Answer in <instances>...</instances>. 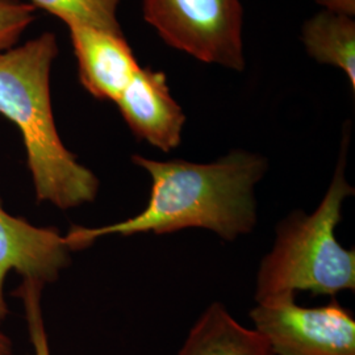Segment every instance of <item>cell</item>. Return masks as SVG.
<instances>
[{
    "instance_id": "6da1fadb",
    "label": "cell",
    "mask_w": 355,
    "mask_h": 355,
    "mask_svg": "<svg viewBox=\"0 0 355 355\" xmlns=\"http://www.w3.org/2000/svg\"><path fill=\"white\" fill-rule=\"evenodd\" d=\"M132 161L152 179L146 207L125 221L107 227H71L64 236L71 252L85 249L110 234L152 232L159 236L182 229L202 228L223 240L234 241L255 228V186L267 173L265 157L236 149L211 164L155 161L139 154L133 155Z\"/></svg>"
},
{
    "instance_id": "7a4b0ae2",
    "label": "cell",
    "mask_w": 355,
    "mask_h": 355,
    "mask_svg": "<svg viewBox=\"0 0 355 355\" xmlns=\"http://www.w3.org/2000/svg\"><path fill=\"white\" fill-rule=\"evenodd\" d=\"M57 55L51 32L0 53V114L21 133L38 202L69 209L94 202L99 180L66 149L57 132L51 101Z\"/></svg>"
},
{
    "instance_id": "3957f363",
    "label": "cell",
    "mask_w": 355,
    "mask_h": 355,
    "mask_svg": "<svg viewBox=\"0 0 355 355\" xmlns=\"http://www.w3.org/2000/svg\"><path fill=\"white\" fill-rule=\"evenodd\" d=\"M349 141L346 127L334 175L318 208L309 215L293 211L277 225L274 245L257 272L255 302L296 291L328 296L354 291L355 250L345 249L336 239L343 202L354 195L345 178Z\"/></svg>"
},
{
    "instance_id": "277c9868",
    "label": "cell",
    "mask_w": 355,
    "mask_h": 355,
    "mask_svg": "<svg viewBox=\"0 0 355 355\" xmlns=\"http://www.w3.org/2000/svg\"><path fill=\"white\" fill-rule=\"evenodd\" d=\"M145 20L166 44L205 64L241 71V0H144Z\"/></svg>"
},
{
    "instance_id": "5b68a950",
    "label": "cell",
    "mask_w": 355,
    "mask_h": 355,
    "mask_svg": "<svg viewBox=\"0 0 355 355\" xmlns=\"http://www.w3.org/2000/svg\"><path fill=\"white\" fill-rule=\"evenodd\" d=\"M250 311L253 329L274 355H355V318L337 302L296 304L293 293L272 296Z\"/></svg>"
},
{
    "instance_id": "8992f818",
    "label": "cell",
    "mask_w": 355,
    "mask_h": 355,
    "mask_svg": "<svg viewBox=\"0 0 355 355\" xmlns=\"http://www.w3.org/2000/svg\"><path fill=\"white\" fill-rule=\"evenodd\" d=\"M70 253L58 229L38 228L13 217L0 200V321L8 315L3 288L11 270L45 284L57 279L70 263Z\"/></svg>"
},
{
    "instance_id": "52a82bcc",
    "label": "cell",
    "mask_w": 355,
    "mask_h": 355,
    "mask_svg": "<svg viewBox=\"0 0 355 355\" xmlns=\"http://www.w3.org/2000/svg\"><path fill=\"white\" fill-rule=\"evenodd\" d=\"M114 103L140 140L165 153L180 144L186 114L171 96L162 71L140 67Z\"/></svg>"
},
{
    "instance_id": "ba28073f",
    "label": "cell",
    "mask_w": 355,
    "mask_h": 355,
    "mask_svg": "<svg viewBox=\"0 0 355 355\" xmlns=\"http://www.w3.org/2000/svg\"><path fill=\"white\" fill-rule=\"evenodd\" d=\"M79 79L89 94L116 102L140 69L123 35L86 26H70Z\"/></svg>"
},
{
    "instance_id": "9c48e42d",
    "label": "cell",
    "mask_w": 355,
    "mask_h": 355,
    "mask_svg": "<svg viewBox=\"0 0 355 355\" xmlns=\"http://www.w3.org/2000/svg\"><path fill=\"white\" fill-rule=\"evenodd\" d=\"M177 355H274L254 329L245 328L220 303H212L192 325Z\"/></svg>"
},
{
    "instance_id": "30bf717a",
    "label": "cell",
    "mask_w": 355,
    "mask_h": 355,
    "mask_svg": "<svg viewBox=\"0 0 355 355\" xmlns=\"http://www.w3.org/2000/svg\"><path fill=\"white\" fill-rule=\"evenodd\" d=\"M303 42L318 62L341 69L355 91L354 16L322 10L305 21Z\"/></svg>"
},
{
    "instance_id": "8fae6325",
    "label": "cell",
    "mask_w": 355,
    "mask_h": 355,
    "mask_svg": "<svg viewBox=\"0 0 355 355\" xmlns=\"http://www.w3.org/2000/svg\"><path fill=\"white\" fill-rule=\"evenodd\" d=\"M36 10L57 16L67 26H86L123 35L117 17L121 0H29Z\"/></svg>"
},
{
    "instance_id": "7c38bea8",
    "label": "cell",
    "mask_w": 355,
    "mask_h": 355,
    "mask_svg": "<svg viewBox=\"0 0 355 355\" xmlns=\"http://www.w3.org/2000/svg\"><path fill=\"white\" fill-rule=\"evenodd\" d=\"M45 284L40 280L24 278L21 286L15 292V295L19 296L24 304L28 329L31 343L35 347V355H51L41 308V292Z\"/></svg>"
},
{
    "instance_id": "4fadbf2b",
    "label": "cell",
    "mask_w": 355,
    "mask_h": 355,
    "mask_svg": "<svg viewBox=\"0 0 355 355\" xmlns=\"http://www.w3.org/2000/svg\"><path fill=\"white\" fill-rule=\"evenodd\" d=\"M36 7L24 0H0V53L16 41L36 19Z\"/></svg>"
},
{
    "instance_id": "5bb4252c",
    "label": "cell",
    "mask_w": 355,
    "mask_h": 355,
    "mask_svg": "<svg viewBox=\"0 0 355 355\" xmlns=\"http://www.w3.org/2000/svg\"><path fill=\"white\" fill-rule=\"evenodd\" d=\"M316 1L327 11L343 13L349 16L355 15V0H316Z\"/></svg>"
},
{
    "instance_id": "9a60e30c",
    "label": "cell",
    "mask_w": 355,
    "mask_h": 355,
    "mask_svg": "<svg viewBox=\"0 0 355 355\" xmlns=\"http://www.w3.org/2000/svg\"><path fill=\"white\" fill-rule=\"evenodd\" d=\"M0 355H12V343L3 333H0Z\"/></svg>"
}]
</instances>
